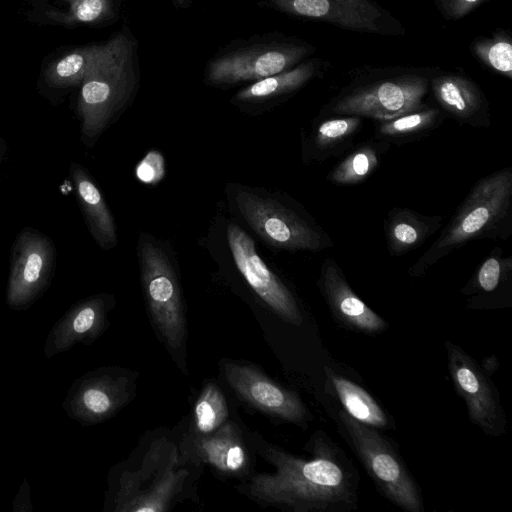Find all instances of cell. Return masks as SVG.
<instances>
[{
    "instance_id": "d4e9b609",
    "label": "cell",
    "mask_w": 512,
    "mask_h": 512,
    "mask_svg": "<svg viewBox=\"0 0 512 512\" xmlns=\"http://www.w3.org/2000/svg\"><path fill=\"white\" fill-rule=\"evenodd\" d=\"M437 116L436 110L412 112L384 122L380 126L383 135L395 136L417 132L429 127Z\"/></svg>"
},
{
    "instance_id": "3957f363",
    "label": "cell",
    "mask_w": 512,
    "mask_h": 512,
    "mask_svg": "<svg viewBox=\"0 0 512 512\" xmlns=\"http://www.w3.org/2000/svg\"><path fill=\"white\" fill-rule=\"evenodd\" d=\"M139 81L137 42L121 31L106 42V48L84 76L78 112L81 139L91 147L131 100Z\"/></svg>"
},
{
    "instance_id": "4316f807",
    "label": "cell",
    "mask_w": 512,
    "mask_h": 512,
    "mask_svg": "<svg viewBox=\"0 0 512 512\" xmlns=\"http://www.w3.org/2000/svg\"><path fill=\"white\" fill-rule=\"evenodd\" d=\"M359 124L358 117L327 120L318 127L315 142L321 148L334 145L352 134Z\"/></svg>"
},
{
    "instance_id": "8fae6325",
    "label": "cell",
    "mask_w": 512,
    "mask_h": 512,
    "mask_svg": "<svg viewBox=\"0 0 512 512\" xmlns=\"http://www.w3.org/2000/svg\"><path fill=\"white\" fill-rule=\"evenodd\" d=\"M222 373L230 388L255 409L297 425L311 418L297 393L274 382L255 365L226 360Z\"/></svg>"
},
{
    "instance_id": "4fadbf2b",
    "label": "cell",
    "mask_w": 512,
    "mask_h": 512,
    "mask_svg": "<svg viewBox=\"0 0 512 512\" xmlns=\"http://www.w3.org/2000/svg\"><path fill=\"white\" fill-rule=\"evenodd\" d=\"M426 90L425 79L418 77L386 81L345 97L333 110L388 121L419 109Z\"/></svg>"
},
{
    "instance_id": "7402d4cb",
    "label": "cell",
    "mask_w": 512,
    "mask_h": 512,
    "mask_svg": "<svg viewBox=\"0 0 512 512\" xmlns=\"http://www.w3.org/2000/svg\"><path fill=\"white\" fill-rule=\"evenodd\" d=\"M434 90L440 104L458 117H469L479 108L476 91L463 79L456 77L438 79L435 81Z\"/></svg>"
},
{
    "instance_id": "52a82bcc",
    "label": "cell",
    "mask_w": 512,
    "mask_h": 512,
    "mask_svg": "<svg viewBox=\"0 0 512 512\" xmlns=\"http://www.w3.org/2000/svg\"><path fill=\"white\" fill-rule=\"evenodd\" d=\"M233 187L236 210L267 244L287 250L322 248L320 233L276 198L238 184Z\"/></svg>"
},
{
    "instance_id": "1f68e13d",
    "label": "cell",
    "mask_w": 512,
    "mask_h": 512,
    "mask_svg": "<svg viewBox=\"0 0 512 512\" xmlns=\"http://www.w3.org/2000/svg\"><path fill=\"white\" fill-rule=\"evenodd\" d=\"M174 2H175L178 6H182V5H184V4L187 2V0H174Z\"/></svg>"
},
{
    "instance_id": "7a4b0ae2",
    "label": "cell",
    "mask_w": 512,
    "mask_h": 512,
    "mask_svg": "<svg viewBox=\"0 0 512 512\" xmlns=\"http://www.w3.org/2000/svg\"><path fill=\"white\" fill-rule=\"evenodd\" d=\"M181 435L164 427L142 435L117 468L116 511L167 512L198 499L203 466L185 455Z\"/></svg>"
},
{
    "instance_id": "ac0fdd59",
    "label": "cell",
    "mask_w": 512,
    "mask_h": 512,
    "mask_svg": "<svg viewBox=\"0 0 512 512\" xmlns=\"http://www.w3.org/2000/svg\"><path fill=\"white\" fill-rule=\"evenodd\" d=\"M230 419L229 407L221 388L210 381L197 396L186 436L208 435Z\"/></svg>"
},
{
    "instance_id": "d6a6232c",
    "label": "cell",
    "mask_w": 512,
    "mask_h": 512,
    "mask_svg": "<svg viewBox=\"0 0 512 512\" xmlns=\"http://www.w3.org/2000/svg\"><path fill=\"white\" fill-rule=\"evenodd\" d=\"M464 1H466V2H468V3H473V2H476V1H478V0H464Z\"/></svg>"
},
{
    "instance_id": "ffe728a7",
    "label": "cell",
    "mask_w": 512,
    "mask_h": 512,
    "mask_svg": "<svg viewBox=\"0 0 512 512\" xmlns=\"http://www.w3.org/2000/svg\"><path fill=\"white\" fill-rule=\"evenodd\" d=\"M106 43L82 47L55 61L46 71V80L56 87L80 85L84 76L99 59Z\"/></svg>"
},
{
    "instance_id": "d6986e66",
    "label": "cell",
    "mask_w": 512,
    "mask_h": 512,
    "mask_svg": "<svg viewBox=\"0 0 512 512\" xmlns=\"http://www.w3.org/2000/svg\"><path fill=\"white\" fill-rule=\"evenodd\" d=\"M312 71V66L305 64L263 78L241 89L233 99L243 104L264 103L298 89L310 78Z\"/></svg>"
},
{
    "instance_id": "6da1fadb",
    "label": "cell",
    "mask_w": 512,
    "mask_h": 512,
    "mask_svg": "<svg viewBox=\"0 0 512 512\" xmlns=\"http://www.w3.org/2000/svg\"><path fill=\"white\" fill-rule=\"evenodd\" d=\"M247 438L275 471L251 474L238 490L261 506L294 512L349 511L358 502V476L323 433L313 437V457L305 459L267 442L259 433Z\"/></svg>"
},
{
    "instance_id": "e0dca14e",
    "label": "cell",
    "mask_w": 512,
    "mask_h": 512,
    "mask_svg": "<svg viewBox=\"0 0 512 512\" xmlns=\"http://www.w3.org/2000/svg\"><path fill=\"white\" fill-rule=\"evenodd\" d=\"M326 374L332 392L348 415L377 430L392 427L388 414L363 387L335 372Z\"/></svg>"
},
{
    "instance_id": "5bb4252c",
    "label": "cell",
    "mask_w": 512,
    "mask_h": 512,
    "mask_svg": "<svg viewBox=\"0 0 512 512\" xmlns=\"http://www.w3.org/2000/svg\"><path fill=\"white\" fill-rule=\"evenodd\" d=\"M10 264L13 295L26 296L50 275L55 264L53 242L36 229H23L13 243Z\"/></svg>"
},
{
    "instance_id": "9a60e30c",
    "label": "cell",
    "mask_w": 512,
    "mask_h": 512,
    "mask_svg": "<svg viewBox=\"0 0 512 512\" xmlns=\"http://www.w3.org/2000/svg\"><path fill=\"white\" fill-rule=\"evenodd\" d=\"M321 283L327 304L340 325L371 335L387 329V322L354 293L334 262L324 264Z\"/></svg>"
},
{
    "instance_id": "5b68a950",
    "label": "cell",
    "mask_w": 512,
    "mask_h": 512,
    "mask_svg": "<svg viewBox=\"0 0 512 512\" xmlns=\"http://www.w3.org/2000/svg\"><path fill=\"white\" fill-rule=\"evenodd\" d=\"M337 418L348 443L382 495L404 511L422 512L419 486L391 442L344 410L338 411Z\"/></svg>"
},
{
    "instance_id": "83f0119b",
    "label": "cell",
    "mask_w": 512,
    "mask_h": 512,
    "mask_svg": "<svg viewBox=\"0 0 512 512\" xmlns=\"http://www.w3.org/2000/svg\"><path fill=\"white\" fill-rule=\"evenodd\" d=\"M137 178L148 184H154L164 175L163 157L156 151H151L138 164L136 168Z\"/></svg>"
},
{
    "instance_id": "7c38bea8",
    "label": "cell",
    "mask_w": 512,
    "mask_h": 512,
    "mask_svg": "<svg viewBox=\"0 0 512 512\" xmlns=\"http://www.w3.org/2000/svg\"><path fill=\"white\" fill-rule=\"evenodd\" d=\"M181 446L190 460L209 466L221 476L244 480L252 474L244 431L233 420L208 435L191 437L182 433Z\"/></svg>"
},
{
    "instance_id": "9c48e42d",
    "label": "cell",
    "mask_w": 512,
    "mask_h": 512,
    "mask_svg": "<svg viewBox=\"0 0 512 512\" xmlns=\"http://www.w3.org/2000/svg\"><path fill=\"white\" fill-rule=\"evenodd\" d=\"M448 371L464 400L470 421L488 436L506 432L507 420L496 386L481 366L460 346L445 342Z\"/></svg>"
},
{
    "instance_id": "484cf974",
    "label": "cell",
    "mask_w": 512,
    "mask_h": 512,
    "mask_svg": "<svg viewBox=\"0 0 512 512\" xmlns=\"http://www.w3.org/2000/svg\"><path fill=\"white\" fill-rule=\"evenodd\" d=\"M509 259H503L500 253H493L480 266L475 277V287L483 292L494 291L504 281L510 270Z\"/></svg>"
},
{
    "instance_id": "ba28073f",
    "label": "cell",
    "mask_w": 512,
    "mask_h": 512,
    "mask_svg": "<svg viewBox=\"0 0 512 512\" xmlns=\"http://www.w3.org/2000/svg\"><path fill=\"white\" fill-rule=\"evenodd\" d=\"M300 47L260 38L216 55L206 68V81L226 86L255 82L284 72L301 57Z\"/></svg>"
},
{
    "instance_id": "44dd1931",
    "label": "cell",
    "mask_w": 512,
    "mask_h": 512,
    "mask_svg": "<svg viewBox=\"0 0 512 512\" xmlns=\"http://www.w3.org/2000/svg\"><path fill=\"white\" fill-rule=\"evenodd\" d=\"M431 221L427 223L416 214L399 210L394 213L388 224V241L391 252L402 254L419 244L433 232Z\"/></svg>"
},
{
    "instance_id": "603a6c76",
    "label": "cell",
    "mask_w": 512,
    "mask_h": 512,
    "mask_svg": "<svg viewBox=\"0 0 512 512\" xmlns=\"http://www.w3.org/2000/svg\"><path fill=\"white\" fill-rule=\"evenodd\" d=\"M378 165V157L371 147H362L353 152L332 172V181L339 184H354L366 179Z\"/></svg>"
},
{
    "instance_id": "30bf717a",
    "label": "cell",
    "mask_w": 512,
    "mask_h": 512,
    "mask_svg": "<svg viewBox=\"0 0 512 512\" xmlns=\"http://www.w3.org/2000/svg\"><path fill=\"white\" fill-rule=\"evenodd\" d=\"M226 240L235 268L259 299L283 321L301 325L303 316L294 295L260 257L249 234L229 223Z\"/></svg>"
},
{
    "instance_id": "f1b7e54d",
    "label": "cell",
    "mask_w": 512,
    "mask_h": 512,
    "mask_svg": "<svg viewBox=\"0 0 512 512\" xmlns=\"http://www.w3.org/2000/svg\"><path fill=\"white\" fill-rule=\"evenodd\" d=\"M487 60L498 71L510 73L512 70V46L500 41L493 44L487 51Z\"/></svg>"
},
{
    "instance_id": "277c9868",
    "label": "cell",
    "mask_w": 512,
    "mask_h": 512,
    "mask_svg": "<svg viewBox=\"0 0 512 512\" xmlns=\"http://www.w3.org/2000/svg\"><path fill=\"white\" fill-rule=\"evenodd\" d=\"M137 255L150 320L158 338L181 370L186 369L187 322L179 279L164 245L139 238Z\"/></svg>"
},
{
    "instance_id": "cb8c5ba5",
    "label": "cell",
    "mask_w": 512,
    "mask_h": 512,
    "mask_svg": "<svg viewBox=\"0 0 512 512\" xmlns=\"http://www.w3.org/2000/svg\"><path fill=\"white\" fill-rule=\"evenodd\" d=\"M69 3L65 21L93 24L115 15L116 0H66Z\"/></svg>"
},
{
    "instance_id": "8992f818",
    "label": "cell",
    "mask_w": 512,
    "mask_h": 512,
    "mask_svg": "<svg viewBox=\"0 0 512 512\" xmlns=\"http://www.w3.org/2000/svg\"><path fill=\"white\" fill-rule=\"evenodd\" d=\"M512 195V172L501 170L479 181L458 214L423 257L436 260L457 246L487 233L507 213Z\"/></svg>"
},
{
    "instance_id": "f546056e",
    "label": "cell",
    "mask_w": 512,
    "mask_h": 512,
    "mask_svg": "<svg viewBox=\"0 0 512 512\" xmlns=\"http://www.w3.org/2000/svg\"><path fill=\"white\" fill-rule=\"evenodd\" d=\"M100 304L101 302L96 300L93 303H89L78 312L73 321V328L77 333H85L93 327L100 312Z\"/></svg>"
},
{
    "instance_id": "4dcf8cb0",
    "label": "cell",
    "mask_w": 512,
    "mask_h": 512,
    "mask_svg": "<svg viewBox=\"0 0 512 512\" xmlns=\"http://www.w3.org/2000/svg\"><path fill=\"white\" fill-rule=\"evenodd\" d=\"M4 151H5V148L3 146V142L0 140V163H1V159L4 154Z\"/></svg>"
},
{
    "instance_id": "2e32d148",
    "label": "cell",
    "mask_w": 512,
    "mask_h": 512,
    "mask_svg": "<svg viewBox=\"0 0 512 512\" xmlns=\"http://www.w3.org/2000/svg\"><path fill=\"white\" fill-rule=\"evenodd\" d=\"M69 176L77 201L90 234L104 250L118 243L117 228L107 203L88 171L78 163H71Z\"/></svg>"
}]
</instances>
